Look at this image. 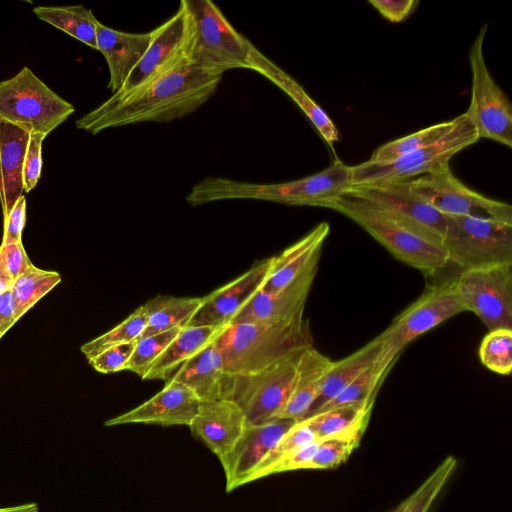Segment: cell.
Segmentation results:
<instances>
[{
    "instance_id": "d590c367",
    "label": "cell",
    "mask_w": 512,
    "mask_h": 512,
    "mask_svg": "<svg viewBox=\"0 0 512 512\" xmlns=\"http://www.w3.org/2000/svg\"><path fill=\"white\" fill-rule=\"evenodd\" d=\"M147 319V310L143 304L117 326L85 343L81 352L89 360L112 346L136 342L145 331Z\"/></svg>"
},
{
    "instance_id": "f6af8a7d",
    "label": "cell",
    "mask_w": 512,
    "mask_h": 512,
    "mask_svg": "<svg viewBox=\"0 0 512 512\" xmlns=\"http://www.w3.org/2000/svg\"><path fill=\"white\" fill-rule=\"evenodd\" d=\"M26 221V199L22 195L11 211L4 217L2 244L22 242L21 236Z\"/></svg>"
},
{
    "instance_id": "b9f144b4",
    "label": "cell",
    "mask_w": 512,
    "mask_h": 512,
    "mask_svg": "<svg viewBox=\"0 0 512 512\" xmlns=\"http://www.w3.org/2000/svg\"><path fill=\"white\" fill-rule=\"evenodd\" d=\"M136 342L112 346L88 360L98 372L108 374L126 370Z\"/></svg>"
},
{
    "instance_id": "d6986e66",
    "label": "cell",
    "mask_w": 512,
    "mask_h": 512,
    "mask_svg": "<svg viewBox=\"0 0 512 512\" xmlns=\"http://www.w3.org/2000/svg\"><path fill=\"white\" fill-rule=\"evenodd\" d=\"M199 398L185 385L168 380L149 400L105 422V426L142 423L160 426H188L198 411Z\"/></svg>"
},
{
    "instance_id": "5b68a950",
    "label": "cell",
    "mask_w": 512,
    "mask_h": 512,
    "mask_svg": "<svg viewBox=\"0 0 512 512\" xmlns=\"http://www.w3.org/2000/svg\"><path fill=\"white\" fill-rule=\"evenodd\" d=\"M190 23L188 59L216 75L247 68L253 44L237 32L210 0H182Z\"/></svg>"
},
{
    "instance_id": "4dcf8cb0",
    "label": "cell",
    "mask_w": 512,
    "mask_h": 512,
    "mask_svg": "<svg viewBox=\"0 0 512 512\" xmlns=\"http://www.w3.org/2000/svg\"><path fill=\"white\" fill-rule=\"evenodd\" d=\"M34 14L42 21L96 49V22L91 9L82 5L38 6Z\"/></svg>"
},
{
    "instance_id": "e575fe53",
    "label": "cell",
    "mask_w": 512,
    "mask_h": 512,
    "mask_svg": "<svg viewBox=\"0 0 512 512\" xmlns=\"http://www.w3.org/2000/svg\"><path fill=\"white\" fill-rule=\"evenodd\" d=\"M375 400L355 402L329 408L306 420L319 438H326L340 433L370 416Z\"/></svg>"
},
{
    "instance_id": "8fae6325",
    "label": "cell",
    "mask_w": 512,
    "mask_h": 512,
    "mask_svg": "<svg viewBox=\"0 0 512 512\" xmlns=\"http://www.w3.org/2000/svg\"><path fill=\"white\" fill-rule=\"evenodd\" d=\"M406 189L446 216H469L512 223V206L488 198L462 183L447 165L401 182Z\"/></svg>"
},
{
    "instance_id": "603a6c76",
    "label": "cell",
    "mask_w": 512,
    "mask_h": 512,
    "mask_svg": "<svg viewBox=\"0 0 512 512\" xmlns=\"http://www.w3.org/2000/svg\"><path fill=\"white\" fill-rule=\"evenodd\" d=\"M252 69L279 87L303 111L331 148L340 139V134L328 114L307 94L304 88L283 69L271 61L254 45L248 61Z\"/></svg>"
},
{
    "instance_id": "d4e9b609",
    "label": "cell",
    "mask_w": 512,
    "mask_h": 512,
    "mask_svg": "<svg viewBox=\"0 0 512 512\" xmlns=\"http://www.w3.org/2000/svg\"><path fill=\"white\" fill-rule=\"evenodd\" d=\"M334 361L313 346L304 349L298 359L294 387L276 418L303 420L318 398L325 376Z\"/></svg>"
},
{
    "instance_id": "8d00e7d4",
    "label": "cell",
    "mask_w": 512,
    "mask_h": 512,
    "mask_svg": "<svg viewBox=\"0 0 512 512\" xmlns=\"http://www.w3.org/2000/svg\"><path fill=\"white\" fill-rule=\"evenodd\" d=\"M61 281L55 271H46L32 265L14 280L11 290L17 304V319Z\"/></svg>"
},
{
    "instance_id": "9a60e30c",
    "label": "cell",
    "mask_w": 512,
    "mask_h": 512,
    "mask_svg": "<svg viewBox=\"0 0 512 512\" xmlns=\"http://www.w3.org/2000/svg\"><path fill=\"white\" fill-rule=\"evenodd\" d=\"M297 421L274 418L260 424H247L231 451L220 461L230 492L248 479L276 443Z\"/></svg>"
},
{
    "instance_id": "d6a6232c",
    "label": "cell",
    "mask_w": 512,
    "mask_h": 512,
    "mask_svg": "<svg viewBox=\"0 0 512 512\" xmlns=\"http://www.w3.org/2000/svg\"><path fill=\"white\" fill-rule=\"evenodd\" d=\"M458 462L449 455L403 501L387 512H429L453 476Z\"/></svg>"
},
{
    "instance_id": "ac0fdd59",
    "label": "cell",
    "mask_w": 512,
    "mask_h": 512,
    "mask_svg": "<svg viewBox=\"0 0 512 512\" xmlns=\"http://www.w3.org/2000/svg\"><path fill=\"white\" fill-rule=\"evenodd\" d=\"M271 266V257L258 261L246 272L214 290L187 325L223 327L231 322L244 304L261 289Z\"/></svg>"
},
{
    "instance_id": "7402d4cb",
    "label": "cell",
    "mask_w": 512,
    "mask_h": 512,
    "mask_svg": "<svg viewBox=\"0 0 512 512\" xmlns=\"http://www.w3.org/2000/svg\"><path fill=\"white\" fill-rule=\"evenodd\" d=\"M329 232V223L321 222L283 252L271 257V266L261 290L276 292L318 263Z\"/></svg>"
},
{
    "instance_id": "52a82bcc",
    "label": "cell",
    "mask_w": 512,
    "mask_h": 512,
    "mask_svg": "<svg viewBox=\"0 0 512 512\" xmlns=\"http://www.w3.org/2000/svg\"><path fill=\"white\" fill-rule=\"evenodd\" d=\"M75 107L52 91L28 67L0 82V119L48 135Z\"/></svg>"
},
{
    "instance_id": "e0dca14e",
    "label": "cell",
    "mask_w": 512,
    "mask_h": 512,
    "mask_svg": "<svg viewBox=\"0 0 512 512\" xmlns=\"http://www.w3.org/2000/svg\"><path fill=\"white\" fill-rule=\"evenodd\" d=\"M318 263L276 292L259 289L230 323H284L304 317L305 305L318 271ZM229 323V324H230Z\"/></svg>"
},
{
    "instance_id": "484cf974",
    "label": "cell",
    "mask_w": 512,
    "mask_h": 512,
    "mask_svg": "<svg viewBox=\"0 0 512 512\" xmlns=\"http://www.w3.org/2000/svg\"><path fill=\"white\" fill-rule=\"evenodd\" d=\"M227 374L215 339L178 367L168 380L188 387L200 401L222 397Z\"/></svg>"
},
{
    "instance_id": "5bb4252c",
    "label": "cell",
    "mask_w": 512,
    "mask_h": 512,
    "mask_svg": "<svg viewBox=\"0 0 512 512\" xmlns=\"http://www.w3.org/2000/svg\"><path fill=\"white\" fill-rule=\"evenodd\" d=\"M191 23L182 1L177 12L152 30L151 42L121 89L112 95H123L170 71L188 58Z\"/></svg>"
},
{
    "instance_id": "7dc6e473",
    "label": "cell",
    "mask_w": 512,
    "mask_h": 512,
    "mask_svg": "<svg viewBox=\"0 0 512 512\" xmlns=\"http://www.w3.org/2000/svg\"><path fill=\"white\" fill-rule=\"evenodd\" d=\"M17 304L11 287L4 291L0 304V331L5 333L17 319Z\"/></svg>"
},
{
    "instance_id": "1f68e13d",
    "label": "cell",
    "mask_w": 512,
    "mask_h": 512,
    "mask_svg": "<svg viewBox=\"0 0 512 512\" xmlns=\"http://www.w3.org/2000/svg\"><path fill=\"white\" fill-rule=\"evenodd\" d=\"M370 416L335 435L320 438L317 449L305 469H334L351 456L360 445Z\"/></svg>"
},
{
    "instance_id": "6da1fadb",
    "label": "cell",
    "mask_w": 512,
    "mask_h": 512,
    "mask_svg": "<svg viewBox=\"0 0 512 512\" xmlns=\"http://www.w3.org/2000/svg\"><path fill=\"white\" fill-rule=\"evenodd\" d=\"M222 75L209 73L188 58L170 71L123 95H112L76 121L93 135L114 127L169 122L185 117L215 93Z\"/></svg>"
},
{
    "instance_id": "f35d334b",
    "label": "cell",
    "mask_w": 512,
    "mask_h": 512,
    "mask_svg": "<svg viewBox=\"0 0 512 512\" xmlns=\"http://www.w3.org/2000/svg\"><path fill=\"white\" fill-rule=\"evenodd\" d=\"M180 329L181 328H174L139 338L135 343L126 370L132 371L144 380L152 364L162 354Z\"/></svg>"
},
{
    "instance_id": "277c9868",
    "label": "cell",
    "mask_w": 512,
    "mask_h": 512,
    "mask_svg": "<svg viewBox=\"0 0 512 512\" xmlns=\"http://www.w3.org/2000/svg\"><path fill=\"white\" fill-rule=\"evenodd\" d=\"M348 217L397 260L425 276L436 274L448 264L442 242L403 222L363 198L344 194L328 206Z\"/></svg>"
},
{
    "instance_id": "836d02e7",
    "label": "cell",
    "mask_w": 512,
    "mask_h": 512,
    "mask_svg": "<svg viewBox=\"0 0 512 512\" xmlns=\"http://www.w3.org/2000/svg\"><path fill=\"white\" fill-rule=\"evenodd\" d=\"M456 123L457 117L387 142L374 150L369 161L378 163L390 162L427 147L443 138L454 128Z\"/></svg>"
},
{
    "instance_id": "74e56055",
    "label": "cell",
    "mask_w": 512,
    "mask_h": 512,
    "mask_svg": "<svg viewBox=\"0 0 512 512\" xmlns=\"http://www.w3.org/2000/svg\"><path fill=\"white\" fill-rule=\"evenodd\" d=\"M479 358L490 371L509 375L512 371V330L501 328L489 331L481 341Z\"/></svg>"
},
{
    "instance_id": "30bf717a",
    "label": "cell",
    "mask_w": 512,
    "mask_h": 512,
    "mask_svg": "<svg viewBox=\"0 0 512 512\" xmlns=\"http://www.w3.org/2000/svg\"><path fill=\"white\" fill-rule=\"evenodd\" d=\"M488 24H484L469 49L472 75L471 98L466 116L479 138L493 140L512 147V105L493 79L484 57V39Z\"/></svg>"
},
{
    "instance_id": "ee69618b",
    "label": "cell",
    "mask_w": 512,
    "mask_h": 512,
    "mask_svg": "<svg viewBox=\"0 0 512 512\" xmlns=\"http://www.w3.org/2000/svg\"><path fill=\"white\" fill-rule=\"evenodd\" d=\"M0 258L13 281L33 265L25 252L22 242L1 244Z\"/></svg>"
},
{
    "instance_id": "60d3db41",
    "label": "cell",
    "mask_w": 512,
    "mask_h": 512,
    "mask_svg": "<svg viewBox=\"0 0 512 512\" xmlns=\"http://www.w3.org/2000/svg\"><path fill=\"white\" fill-rule=\"evenodd\" d=\"M47 135L32 132L29 136L23 165V189L30 192L38 183L42 171V143Z\"/></svg>"
},
{
    "instance_id": "ba28073f",
    "label": "cell",
    "mask_w": 512,
    "mask_h": 512,
    "mask_svg": "<svg viewBox=\"0 0 512 512\" xmlns=\"http://www.w3.org/2000/svg\"><path fill=\"white\" fill-rule=\"evenodd\" d=\"M302 351L255 373L227 375L221 398L234 401L243 411L247 424H260L276 418L294 387Z\"/></svg>"
},
{
    "instance_id": "f546056e",
    "label": "cell",
    "mask_w": 512,
    "mask_h": 512,
    "mask_svg": "<svg viewBox=\"0 0 512 512\" xmlns=\"http://www.w3.org/2000/svg\"><path fill=\"white\" fill-rule=\"evenodd\" d=\"M399 356L384 342V347L377 358L320 412L344 404L375 400L386 375Z\"/></svg>"
},
{
    "instance_id": "ffe728a7",
    "label": "cell",
    "mask_w": 512,
    "mask_h": 512,
    "mask_svg": "<svg viewBox=\"0 0 512 512\" xmlns=\"http://www.w3.org/2000/svg\"><path fill=\"white\" fill-rule=\"evenodd\" d=\"M246 425V417L234 401L218 398L200 401L189 428L221 460L231 451Z\"/></svg>"
},
{
    "instance_id": "4fadbf2b",
    "label": "cell",
    "mask_w": 512,
    "mask_h": 512,
    "mask_svg": "<svg viewBox=\"0 0 512 512\" xmlns=\"http://www.w3.org/2000/svg\"><path fill=\"white\" fill-rule=\"evenodd\" d=\"M464 311L453 277L428 287L380 335L400 355L411 341Z\"/></svg>"
},
{
    "instance_id": "8992f818",
    "label": "cell",
    "mask_w": 512,
    "mask_h": 512,
    "mask_svg": "<svg viewBox=\"0 0 512 512\" xmlns=\"http://www.w3.org/2000/svg\"><path fill=\"white\" fill-rule=\"evenodd\" d=\"M480 138L465 113L437 142L390 162L366 160L351 166L352 186H383L405 182L449 165L450 159Z\"/></svg>"
},
{
    "instance_id": "7a4b0ae2",
    "label": "cell",
    "mask_w": 512,
    "mask_h": 512,
    "mask_svg": "<svg viewBox=\"0 0 512 512\" xmlns=\"http://www.w3.org/2000/svg\"><path fill=\"white\" fill-rule=\"evenodd\" d=\"M352 186L351 166L336 159L316 174L282 183H250L224 177H205L186 197L192 206L220 200H261L292 206H328Z\"/></svg>"
},
{
    "instance_id": "f907efd6",
    "label": "cell",
    "mask_w": 512,
    "mask_h": 512,
    "mask_svg": "<svg viewBox=\"0 0 512 512\" xmlns=\"http://www.w3.org/2000/svg\"><path fill=\"white\" fill-rule=\"evenodd\" d=\"M3 334H4V333H3L2 331H0V338L2 337V335H3Z\"/></svg>"
},
{
    "instance_id": "2e32d148",
    "label": "cell",
    "mask_w": 512,
    "mask_h": 512,
    "mask_svg": "<svg viewBox=\"0 0 512 512\" xmlns=\"http://www.w3.org/2000/svg\"><path fill=\"white\" fill-rule=\"evenodd\" d=\"M345 194L368 200L403 222L442 242L448 216L411 194L403 183L383 186H351Z\"/></svg>"
},
{
    "instance_id": "7bdbcfd3",
    "label": "cell",
    "mask_w": 512,
    "mask_h": 512,
    "mask_svg": "<svg viewBox=\"0 0 512 512\" xmlns=\"http://www.w3.org/2000/svg\"><path fill=\"white\" fill-rule=\"evenodd\" d=\"M318 442L319 439L284 456L268 468L258 473L254 477L253 481L273 474L305 469L307 463L313 457L317 449Z\"/></svg>"
},
{
    "instance_id": "cb8c5ba5",
    "label": "cell",
    "mask_w": 512,
    "mask_h": 512,
    "mask_svg": "<svg viewBox=\"0 0 512 512\" xmlns=\"http://www.w3.org/2000/svg\"><path fill=\"white\" fill-rule=\"evenodd\" d=\"M31 132L0 119V202L6 217L23 195V165Z\"/></svg>"
},
{
    "instance_id": "bcb514c9",
    "label": "cell",
    "mask_w": 512,
    "mask_h": 512,
    "mask_svg": "<svg viewBox=\"0 0 512 512\" xmlns=\"http://www.w3.org/2000/svg\"><path fill=\"white\" fill-rule=\"evenodd\" d=\"M368 3L373 6L385 19L393 23H399L413 13L419 4V1L369 0Z\"/></svg>"
},
{
    "instance_id": "9c48e42d",
    "label": "cell",
    "mask_w": 512,
    "mask_h": 512,
    "mask_svg": "<svg viewBox=\"0 0 512 512\" xmlns=\"http://www.w3.org/2000/svg\"><path fill=\"white\" fill-rule=\"evenodd\" d=\"M442 245L449 263L462 270L512 262V223L448 216Z\"/></svg>"
},
{
    "instance_id": "3957f363",
    "label": "cell",
    "mask_w": 512,
    "mask_h": 512,
    "mask_svg": "<svg viewBox=\"0 0 512 512\" xmlns=\"http://www.w3.org/2000/svg\"><path fill=\"white\" fill-rule=\"evenodd\" d=\"M227 375L258 372L312 345L308 321L230 323L215 338Z\"/></svg>"
},
{
    "instance_id": "7c38bea8",
    "label": "cell",
    "mask_w": 512,
    "mask_h": 512,
    "mask_svg": "<svg viewBox=\"0 0 512 512\" xmlns=\"http://www.w3.org/2000/svg\"><path fill=\"white\" fill-rule=\"evenodd\" d=\"M455 281L465 311L488 331L512 330V262L461 270Z\"/></svg>"
},
{
    "instance_id": "681fc988",
    "label": "cell",
    "mask_w": 512,
    "mask_h": 512,
    "mask_svg": "<svg viewBox=\"0 0 512 512\" xmlns=\"http://www.w3.org/2000/svg\"><path fill=\"white\" fill-rule=\"evenodd\" d=\"M13 279L10 277L8 272L6 271L2 260L0 258V293H3L5 290L10 288L13 284Z\"/></svg>"
},
{
    "instance_id": "44dd1931",
    "label": "cell",
    "mask_w": 512,
    "mask_h": 512,
    "mask_svg": "<svg viewBox=\"0 0 512 512\" xmlns=\"http://www.w3.org/2000/svg\"><path fill=\"white\" fill-rule=\"evenodd\" d=\"M152 31L129 33L96 22V50L104 56L109 69L108 88L115 94L145 54Z\"/></svg>"
},
{
    "instance_id": "4316f807",
    "label": "cell",
    "mask_w": 512,
    "mask_h": 512,
    "mask_svg": "<svg viewBox=\"0 0 512 512\" xmlns=\"http://www.w3.org/2000/svg\"><path fill=\"white\" fill-rule=\"evenodd\" d=\"M383 347V338L381 335H378L349 356L339 361H334L325 376L318 398L304 419L320 412L330 401L340 394L346 386L377 358Z\"/></svg>"
},
{
    "instance_id": "c3c4849f",
    "label": "cell",
    "mask_w": 512,
    "mask_h": 512,
    "mask_svg": "<svg viewBox=\"0 0 512 512\" xmlns=\"http://www.w3.org/2000/svg\"><path fill=\"white\" fill-rule=\"evenodd\" d=\"M39 507L36 503H25L9 507H1L0 512H38Z\"/></svg>"
},
{
    "instance_id": "f1b7e54d",
    "label": "cell",
    "mask_w": 512,
    "mask_h": 512,
    "mask_svg": "<svg viewBox=\"0 0 512 512\" xmlns=\"http://www.w3.org/2000/svg\"><path fill=\"white\" fill-rule=\"evenodd\" d=\"M201 304L202 298L166 295L148 300L144 304L148 314L147 326L141 337L186 326Z\"/></svg>"
},
{
    "instance_id": "83f0119b",
    "label": "cell",
    "mask_w": 512,
    "mask_h": 512,
    "mask_svg": "<svg viewBox=\"0 0 512 512\" xmlns=\"http://www.w3.org/2000/svg\"><path fill=\"white\" fill-rule=\"evenodd\" d=\"M223 327L190 325L182 327L152 364L144 380H168L176 368L213 341Z\"/></svg>"
},
{
    "instance_id": "ab89813d",
    "label": "cell",
    "mask_w": 512,
    "mask_h": 512,
    "mask_svg": "<svg viewBox=\"0 0 512 512\" xmlns=\"http://www.w3.org/2000/svg\"><path fill=\"white\" fill-rule=\"evenodd\" d=\"M320 439L315 430L306 420L296 422L293 427L276 443L267 456L260 462L255 471L251 474L248 482L284 456L291 452Z\"/></svg>"
}]
</instances>
